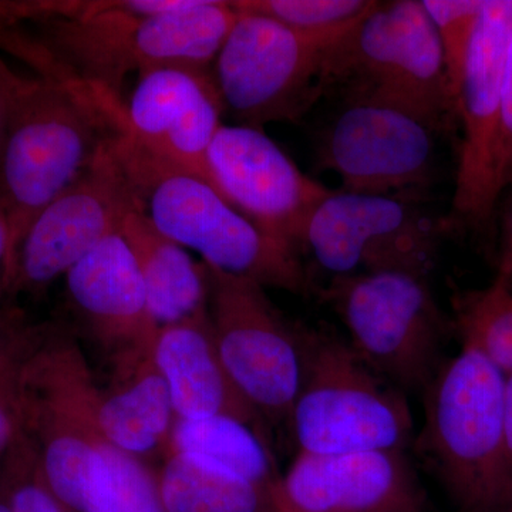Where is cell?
Segmentation results:
<instances>
[{
    "instance_id": "f546056e",
    "label": "cell",
    "mask_w": 512,
    "mask_h": 512,
    "mask_svg": "<svg viewBox=\"0 0 512 512\" xmlns=\"http://www.w3.org/2000/svg\"><path fill=\"white\" fill-rule=\"evenodd\" d=\"M495 184L498 195L512 185V39L505 60L501 89L500 134H498L497 171Z\"/></svg>"
},
{
    "instance_id": "8fae6325",
    "label": "cell",
    "mask_w": 512,
    "mask_h": 512,
    "mask_svg": "<svg viewBox=\"0 0 512 512\" xmlns=\"http://www.w3.org/2000/svg\"><path fill=\"white\" fill-rule=\"evenodd\" d=\"M447 131L406 107L370 99L342 100L316 141L319 170L342 190L426 197L436 184L439 140Z\"/></svg>"
},
{
    "instance_id": "d6986e66",
    "label": "cell",
    "mask_w": 512,
    "mask_h": 512,
    "mask_svg": "<svg viewBox=\"0 0 512 512\" xmlns=\"http://www.w3.org/2000/svg\"><path fill=\"white\" fill-rule=\"evenodd\" d=\"M153 357L167 382L177 419L228 416L261 433L256 429L261 416L222 365L210 313L158 329Z\"/></svg>"
},
{
    "instance_id": "30bf717a",
    "label": "cell",
    "mask_w": 512,
    "mask_h": 512,
    "mask_svg": "<svg viewBox=\"0 0 512 512\" xmlns=\"http://www.w3.org/2000/svg\"><path fill=\"white\" fill-rule=\"evenodd\" d=\"M423 201L416 195L332 190L309 218L301 248L333 276L404 271L430 278L451 229Z\"/></svg>"
},
{
    "instance_id": "e575fe53",
    "label": "cell",
    "mask_w": 512,
    "mask_h": 512,
    "mask_svg": "<svg viewBox=\"0 0 512 512\" xmlns=\"http://www.w3.org/2000/svg\"><path fill=\"white\" fill-rule=\"evenodd\" d=\"M0 512H12V510H10L8 501L5 500V497H0Z\"/></svg>"
},
{
    "instance_id": "1f68e13d",
    "label": "cell",
    "mask_w": 512,
    "mask_h": 512,
    "mask_svg": "<svg viewBox=\"0 0 512 512\" xmlns=\"http://www.w3.org/2000/svg\"><path fill=\"white\" fill-rule=\"evenodd\" d=\"M20 74L0 59V151L5 140L6 128H8L10 107H12L13 92L18 83Z\"/></svg>"
},
{
    "instance_id": "ba28073f",
    "label": "cell",
    "mask_w": 512,
    "mask_h": 512,
    "mask_svg": "<svg viewBox=\"0 0 512 512\" xmlns=\"http://www.w3.org/2000/svg\"><path fill=\"white\" fill-rule=\"evenodd\" d=\"M23 433L35 444L56 497L80 512L106 440L97 423L100 386L79 343L40 329L19 375Z\"/></svg>"
},
{
    "instance_id": "603a6c76",
    "label": "cell",
    "mask_w": 512,
    "mask_h": 512,
    "mask_svg": "<svg viewBox=\"0 0 512 512\" xmlns=\"http://www.w3.org/2000/svg\"><path fill=\"white\" fill-rule=\"evenodd\" d=\"M171 451L205 458L265 490L281 477L262 434L228 416L175 419Z\"/></svg>"
},
{
    "instance_id": "83f0119b",
    "label": "cell",
    "mask_w": 512,
    "mask_h": 512,
    "mask_svg": "<svg viewBox=\"0 0 512 512\" xmlns=\"http://www.w3.org/2000/svg\"><path fill=\"white\" fill-rule=\"evenodd\" d=\"M5 488L12 512H73L53 493L35 444L25 433L5 456Z\"/></svg>"
},
{
    "instance_id": "d590c367",
    "label": "cell",
    "mask_w": 512,
    "mask_h": 512,
    "mask_svg": "<svg viewBox=\"0 0 512 512\" xmlns=\"http://www.w3.org/2000/svg\"><path fill=\"white\" fill-rule=\"evenodd\" d=\"M508 512H512V508H511V510H510V511H508Z\"/></svg>"
},
{
    "instance_id": "e0dca14e",
    "label": "cell",
    "mask_w": 512,
    "mask_h": 512,
    "mask_svg": "<svg viewBox=\"0 0 512 512\" xmlns=\"http://www.w3.org/2000/svg\"><path fill=\"white\" fill-rule=\"evenodd\" d=\"M222 114L211 70L160 67L138 76L121 133L151 156L198 175L217 190L208 153L224 124Z\"/></svg>"
},
{
    "instance_id": "8992f818",
    "label": "cell",
    "mask_w": 512,
    "mask_h": 512,
    "mask_svg": "<svg viewBox=\"0 0 512 512\" xmlns=\"http://www.w3.org/2000/svg\"><path fill=\"white\" fill-rule=\"evenodd\" d=\"M302 382L288 424L299 453H394L412 444L413 416L349 343L302 326Z\"/></svg>"
},
{
    "instance_id": "9a60e30c",
    "label": "cell",
    "mask_w": 512,
    "mask_h": 512,
    "mask_svg": "<svg viewBox=\"0 0 512 512\" xmlns=\"http://www.w3.org/2000/svg\"><path fill=\"white\" fill-rule=\"evenodd\" d=\"M218 192L269 237L299 252L316 207L332 192L299 170L264 130L222 124L208 153Z\"/></svg>"
},
{
    "instance_id": "7402d4cb",
    "label": "cell",
    "mask_w": 512,
    "mask_h": 512,
    "mask_svg": "<svg viewBox=\"0 0 512 512\" xmlns=\"http://www.w3.org/2000/svg\"><path fill=\"white\" fill-rule=\"evenodd\" d=\"M165 512H262L269 490L205 458L171 451L157 474Z\"/></svg>"
},
{
    "instance_id": "d4e9b609",
    "label": "cell",
    "mask_w": 512,
    "mask_h": 512,
    "mask_svg": "<svg viewBox=\"0 0 512 512\" xmlns=\"http://www.w3.org/2000/svg\"><path fill=\"white\" fill-rule=\"evenodd\" d=\"M454 328L504 375L512 373V289L495 281L453 298Z\"/></svg>"
},
{
    "instance_id": "6da1fadb",
    "label": "cell",
    "mask_w": 512,
    "mask_h": 512,
    "mask_svg": "<svg viewBox=\"0 0 512 512\" xmlns=\"http://www.w3.org/2000/svg\"><path fill=\"white\" fill-rule=\"evenodd\" d=\"M238 10L232 2L200 0L194 8L143 15L120 0L57 2L55 15L0 26V49L18 57L37 76L76 80L104 99L123 101L130 74L160 67L211 70Z\"/></svg>"
},
{
    "instance_id": "5bb4252c",
    "label": "cell",
    "mask_w": 512,
    "mask_h": 512,
    "mask_svg": "<svg viewBox=\"0 0 512 512\" xmlns=\"http://www.w3.org/2000/svg\"><path fill=\"white\" fill-rule=\"evenodd\" d=\"M113 138L30 224L16 254L12 295L42 291L66 275L104 238L120 231L128 212L141 208L114 153Z\"/></svg>"
},
{
    "instance_id": "7a4b0ae2",
    "label": "cell",
    "mask_w": 512,
    "mask_h": 512,
    "mask_svg": "<svg viewBox=\"0 0 512 512\" xmlns=\"http://www.w3.org/2000/svg\"><path fill=\"white\" fill-rule=\"evenodd\" d=\"M126 121V104L74 80L19 76L0 151V204L13 258L47 205L89 168Z\"/></svg>"
},
{
    "instance_id": "836d02e7",
    "label": "cell",
    "mask_w": 512,
    "mask_h": 512,
    "mask_svg": "<svg viewBox=\"0 0 512 512\" xmlns=\"http://www.w3.org/2000/svg\"><path fill=\"white\" fill-rule=\"evenodd\" d=\"M504 437L508 463L512 470V373L505 375L504 384Z\"/></svg>"
},
{
    "instance_id": "4316f807",
    "label": "cell",
    "mask_w": 512,
    "mask_h": 512,
    "mask_svg": "<svg viewBox=\"0 0 512 512\" xmlns=\"http://www.w3.org/2000/svg\"><path fill=\"white\" fill-rule=\"evenodd\" d=\"M439 36L447 82L457 107L464 66L485 0H421Z\"/></svg>"
},
{
    "instance_id": "277c9868",
    "label": "cell",
    "mask_w": 512,
    "mask_h": 512,
    "mask_svg": "<svg viewBox=\"0 0 512 512\" xmlns=\"http://www.w3.org/2000/svg\"><path fill=\"white\" fill-rule=\"evenodd\" d=\"M504 384V373L463 343L423 392L424 426L414 446L460 512L512 508Z\"/></svg>"
},
{
    "instance_id": "ffe728a7",
    "label": "cell",
    "mask_w": 512,
    "mask_h": 512,
    "mask_svg": "<svg viewBox=\"0 0 512 512\" xmlns=\"http://www.w3.org/2000/svg\"><path fill=\"white\" fill-rule=\"evenodd\" d=\"M113 382L101 389L97 423L101 436L130 456L167 454L175 412L170 390L154 362L153 352L120 360Z\"/></svg>"
},
{
    "instance_id": "484cf974",
    "label": "cell",
    "mask_w": 512,
    "mask_h": 512,
    "mask_svg": "<svg viewBox=\"0 0 512 512\" xmlns=\"http://www.w3.org/2000/svg\"><path fill=\"white\" fill-rule=\"evenodd\" d=\"M375 0H239L235 9L258 13L306 35L345 32L375 6Z\"/></svg>"
},
{
    "instance_id": "9c48e42d",
    "label": "cell",
    "mask_w": 512,
    "mask_h": 512,
    "mask_svg": "<svg viewBox=\"0 0 512 512\" xmlns=\"http://www.w3.org/2000/svg\"><path fill=\"white\" fill-rule=\"evenodd\" d=\"M348 30L306 35L268 16L238 10L237 22L211 66L224 113L238 126L256 130L301 120L322 97L326 50Z\"/></svg>"
},
{
    "instance_id": "4fadbf2b",
    "label": "cell",
    "mask_w": 512,
    "mask_h": 512,
    "mask_svg": "<svg viewBox=\"0 0 512 512\" xmlns=\"http://www.w3.org/2000/svg\"><path fill=\"white\" fill-rule=\"evenodd\" d=\"M512 39V0H485L457 94L463 128L453 205L446 215L451 234L483 231L493 224L500 195L495 184L501 89Z\"/></svg>"
},
{
    "instance_id": "d6a6232c",
    "label": "cell",
    "mask_w": 512,
    "mask_h": 512,
    "mask_svg": "<svg viewBox=\"0 0 512 512\" xmlns=\"http://www.w3.org/2000/svg\"><path fill=\"white\" fill-rule=\"evenodd\" d=\"M495 281L512 289V201L503 222V239H501L500 264H498Z\"/></svg>"
},
{
    "instance_id": "2e32d148",
    "label": "cell",
    "mask_w": 512,
    "mask_h": 512,
    "mask_svg": "<svg viewBox=\"0 0 512 512\" xmlns=\"http://www.w3.org/2000/svg\"><path fill=\"white\" fill-rule=\"evenodd\" d=\"M426 503L402 451L298 453L262 512H426Z\"/></svg>"
},
{
    "instance_id": "7c38bea8",
    "label": "cell",
    "mask_w": 512,
    "mask_h": 512,
    "mask_svg": "<svg viewBox=\"0 0 512 512\" xmlns=\"http://www.w3.org/2000/svg\"><path fill=\"white\" fill-rule=\"evenodd\" d=\"M205 266L212 332L229 379L259 416L288 421L301 389L302 326L284 318L264 286Z\"/></svg>"
},
{
    "instance_id": "f1b7e54d",
    "label": "cell",
    "mask_w": 512,
    "mask_h": 512,
    "mask_svg": "<svg viewBox=\"0 0 512 512\" xmlns=\"http://www.w3.org/2000/svg\"><path fill=\"white\" fill-rule=\"evenodd\" d=\"M35 339L29 343L28 348L0 365V457L6 456L23 434L19 394L20 367Z\"/></svg>"
},
{
    "instance_id": "44dd1931",
    "label": "cell",
    "mask_w": 512,
    "mask_h": 512,
    "mask_svg": "<svg viewBox=\"0 0 512 512\" xmlns=\"http://www.w3.org/2000/svg\"><path fill=\"white\" fill-rule=\"evenodd\" d=\"M133 252L158 328L208 312V274L185 248L165 237L141 208L128 212L120 229Z\"/></svg>"
},
{
    "instance_id": "3957f363",
    "label": "cell",
    "mask_w": 512,
    "mask_h": 512,
    "mask_svg": "<svg viewBox=\"0 0 512 512\" xmlns=\"http://www.w3.org/2000/svg\"><path fill=\"white\" fill-rule=\"evenodd\" d=\"M113 148L141 210L165 237L225 274L296 295L315 291L299 252L266 235L207 181L151 156L126 134L113 138Z\"/></svg>"
},
{
    "instance_id": "ac0fdd59",
    "label": "cell",
    "mask_w": 512,
    "mask_h": 512,
    "mask_svg": "<svg viewBox=\"0 0 512 512\" xmlns=\"http://www.w3.org/2000/svg\"><path fill=\"white\" fill-rule=\"evenodd\" d=\"M73 311L110 356L120 360L153 352L158 325L133 252L120 231L93 248L64 275Z\"/></svg>"
},
{
    "instance_id": "4dcf8cb0",
    "label": "cell",
    "mask_w": 512,
    "mask_h": 512,
    "mask_svg": "<svg viewBox=\"0 0 512 512\" xmlns=\"http://www.w3.org/2000/svg\"><path fill=\"white\" fill-rule=\"evenodd\" d=\"M15 278V258H13L12 235L6 212L0 204V299L12 295Z\"/></svg>"
},
{
    "instance_id": "5b68a950",
    "label": "cell",
    "mask_w": 512,
    "mask_h": 512,
    "mask_svg": "<svg viewBox=\"0 0 512 512\" xmlns=\"http://www.w3.org/2000/svg\"><path fill=\"white\" fill-rule=\"evenodd\" d=\"M320 92L397 104L447 133L458 121L439 36L421 0L376 2L326 50Z\"/></svg>"
},
{
    "instance_id": "52a82bcc",
    "label": "cell",
    "mask_w": 512,
    "mask_h": 512,
    "mask_svg": "<svg viewBox=\"0 0 512 512\" xmlns=\"http://www.w3.org/2000/svg\"><path fill=\"white\" fill-rule=\"evenodd\" d=\"M429 281L412 272H359L333 276L318 291L342 319L356 355L403 393L423 394L446 362L444 348L456 330Z\"/></svg>"
},
{
    "instance_id": "cb8c5ba5",
    "label": "cell",
    "mask_w": 512,
    "mask_h": 512,
    "mask_svg": "<svg viewBox=\"0 0 512 512\" xmlns=\"http://www.w3.org/2000/svg\"><path fill=\"white\" fill-rule=\"evenodd\" d=\"M80 512H165L157 474L140 458L104 443Z\"/></svg>"
}]
</instances>
